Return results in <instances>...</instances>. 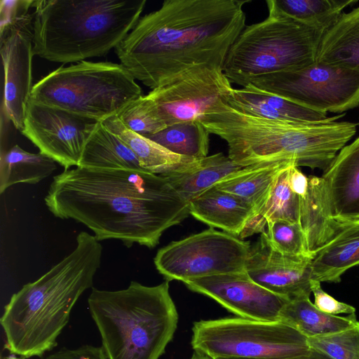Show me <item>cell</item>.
<instances>
[{"label":"cell","mask_w":359,"mask_h":359,"mask_svg":"<svg viewBox=\"0 0 359 359\" xmlns=\"http://www.w3.org/2000/svg\"><path fill=\"white\" fill-rule=\"evenodd\" d=\"M56 217L90 229L98 241L115 239L149 248L189 214L168 179L147 170L75 167L53 177L44 198Z\"/></svg>","instance_id":"cell-1"},{"label":"cell","mask_w":359,"mask_h":359,"mask_svg":"<svg viewBox=\"0 0 359 359\" xmlns=\"http://www.w3.org/2000/svg\"><path fill=\"white\" fill-rule=\"evenodd\" d=\"M241 0H165L115 48L120 63L151 90L199 65L223 67L245 27Z\"/></svg>","instance_id":"cell-2"},{"label":"cell","mask_w":359,"mask_h":359,"mask_svg":"<svg viewBox=\"0 0 359 359\" xmlns=\"http://www.w3.org/2000/svg\"><path fill=\"white\" fill-rule=\"evenodd\" d=\"M75 248L36 280L14 293L1 324L6 348L24 358H42L57 346L81 295L92 288L101 265L102 246L94 235L80 232Z\"/></svg>","instance_id":"cell-3"},{"label":"cell","mask_w":359,"mask_h":359,"mask_svg":"<svg viewBox=\"0 0 359 359\" xmlns=\"http://www.w3.org/2000/svg\"><path fill=\"white\" fill-rule=\"evenodd\" d=\"M200 123L227 143L228 156L243 167L293 160L298 167L324 171L350 138L343 121H279L241 112L224 101Z\"/></svg>","instance_id":"cell-4"},{"label":"cell","mask_w":359,"mask_h":359,"mask_svg":"<svg viewBox=\"0 0 359 359\" xmlns=\"http://www.w3.org/2000/svg\"><path fill=\"white\" fill-rule=\"evenodd\" d=\"M146 0L34 1V55L79 62L115 48L135 25Z\"/></svg>","instance_id":"cell-5"},{"label":"cell","mask_w":359,"mask_h":359,"mask_svg":"<svg viewBox=\"0 0 359 359\" xmlns=\"http://www.w3.org/2000/svg\"><path fill=\"white\" fill-rule=\"evenodd\" d=\"M88 304L107 359H159L177 327L168 280L155 286L131 281L115 291L92 287Z\"/></svg>","instance_id":"cell-6"},{"label":"cell","mask_w":359,"mask_h":359,"mask_svg":"<svg viewBox=\"0 0 359 359\" xmlns=\"http://www.w3.org/2000/svg\"><path fill=\"white\" fill-rule=\"evenodd\" d=\"M266 4L268 16L245 26L223 65L229 81L242 87L262 75L301 69L316 63L319 43L327 29L287 16L273 0Z\"/></svg>","instance_id":"cell-7"},{"label":"cell","mask_w":359,"mask_h":359,"mask_svg":"<svg viewBox=\"0 0 359 359\" xmlns=\"http://www.w3.org/2000/svg\"><path fill=\"white\" fill-rule=\"evenodd\" d=\"M142 95L121 63L85 60L50 72L33 86L29 100L102 122Z\"/></svg>","instance_id":"cell-8"},{"label":"cell","mask_w":359,"mask_h":359,"mask_svg":"<svg viewBox=\"0 0 359 359\" xmlns=\"http://www.w3.org/2000/svg\"><path fill=\"white\" fill-rule=\"evenodd\" d=\"M191 344L212 359H285L311 351L308 339L287 324L241 317L194 322Z\"/></svg>","instance_id":"cell-9"},{"label":"cell","mask_w":359,"mask_h":359,"mask_svg":"<svg viewBox=\"0 0 359 359\" xmlns=\"http://www.w3.org/2000/svg\"><path fill=\"white\" fill-rule=\"evenodd\" d=\"M248 241L209 228L161 248L154 262L166 280L192 279L245 271Z\"/></svg>","instance_id":"cell-10"},{"label":"cell","mask_w":359,"mask_h":359,"mask_svg":"<svg viewBox=\"0 0 359 359\" xmlns=\"http://www.w3.org/2000/svg\"><path fill=\"white\" fill-rule=\"evenodd\" d=\"M250 83L325 113H345L359 105V71L317 62L301 69L262 75Z\"/></svg>","instance_id":"cell-11"},{"label":"cell","mask_w":359,"mask_h":359,"mask_svg":"<svg viewBox=\"0 0 359 359\" xmlns=\"http://www.w3.org/2000/svg\"><path fill=\"white\" fill-rule=\"evenodd\" d=\"M233 88L222 68L199 65L174 76L147 95L166 126L187 121L200 122Z\"/></svg>","instance_id":"cell-12"},{"label":"cell","mask_w":359,"mask_h":359,"mask_svg":"<svg viewBox=\"0 0 359 359\" xmlns=\"http://www.w3.org/2000/svg\"><path fill=\"white\" fill-rule=\"evenodd\" d=\"M99 121L29 100L20 131L40 152L62 165L77 167Z\"/></svg>","instance_id":"cell-13"},{"label":"cell","mask_w":359,"mask_h":359,"mask_svg":"<svg viewBox=\"0 0 359 359\" xmlns=\"http://www.w3.org/2000/svg\"><path fill=\"white\" fill-rule=\"evenodd\" d=\"M191 290L208 296L243 318L278 322L289 302L253 281L245 271L214 275L184 282Z\"/></svg>","instance_id":"cell-14"},{"label":"cell","mask_w":359,"mask_h":359,"mask_svg":"<svg viewBox=\"0 0 359 359\" xmlns=\"http://www.w3.org/2000/svg\"><path fill=\"white\" fill-rule=\"evenodd\" d=\"M264 231L251 246L245 264L246 273L262 287L289 301L310 297L313 258L276 250Z\"/></svg>","instance_id":"cell-15"},{"label":"cell","mask_w":359,"mask_h":359,"mask_svg":"<svg viewBox=\"0 0 359 359\" xmlns=\"http://www.w3.org/2000/svg\"><path fill=\"white\" fill-rule=\"evenodd\" d=\"M4 69L1 114L22 130L32 85V25L15 27L0 36Z\"/></svg>","instance_id":"cell-16"},{"label":"cell","mask_w":359,"mask_h":359,"mask_svg":"<svg viewBox=\"0 0 359 359\" xmlns=\"http://www.w3.org/2000/svg\"><path fill=\"white\" fill-rule=\"evenodd\" d=\"M333 217L339 222L359 218V136L344 146L323 171Z\"/></svg>","instance_id":"cell-17"},{"label":"cell","mask_w":359,"mask_h":359,"mask_svg":"<svg viewBox=\"0 0 359 359\" xmlns=\"http://www.w3.org/2000/svg\"><path fill=\"white\" fill-rule=\"evenodd\" d=\"M189 209L198 220L238 238L255 216L250 203L216 187L190 201Z\"/></svg>","instance_id":"cell-18"},{"label":"cell","mask_w":359,"mask_h":359,"mask_svg":"<svg viewBox=\"0 0 359 359\" xmlns=\"http://www.w3.org/2000/svg\"><path fill=\"white\" fill-rule=\"evenodd\" d=\"M300 198L299 224L311 257L337 233L342 222L333 217L322 177L309 176L306 195Z\"/></svg>","instance_id":"cell-19"},{"label":"cell","mask_w":359,"mask_h":359,"mask_svg":"<svg viewBox=\"0 0 359 359\" xmlns=\"http://www.w3.org/2000/svg\"><path fill=\"white\" fill-rule=\"evenodd\" d=\"M359 265V218L342 222L334 236L313 256L311 278L339 283L349 269Z\"/></svg>","instance_id":"cell-20"},{"label":"cell","mask_w":359,"mask_h":359,"mask_svg":"<svg viewBox=\"0 0 359 359\" xmlns=\"http://www.w3.org/2000/svg\"><path fill=\"white\" fill-rule=\"evenodd\" d=\"M316 62L359 71V6L342 13L323 35Z\"/></svg>","instance_id":"cell-21"},{"label":"cell","mask_w":359,"mask_h":359,"mask_svg":"<svg viewBox=\"0 0 359 359\" xmlns=\"http://www.w3.org/2000/svg\"><path fill=\"white\" fill-rule=\"evenodd\" d=\"M243 168L219 152L201 158L185 169L162 175L189 203Z\"/></svg>","instance_id":"cell-22"},{"label":"cell","mask_w":359,"mask_h":359,"mask_svg":"<svg viewBox=\"0 0 359 359\" xmlns=\"http://www.w3.org/2000/svg\"><path fill=\"white\" fill-rule=\"evenodd\" d=\"M102 123L133 151L141 167L149 172L169 174L185 169L199 160L175 154L151 139L130 130L116 115Z\"/></svg>","instance_id":"cell-23"},{"label":"cell","mask_w":359,"mask_h":359,"mask_svg":"<svg viewBox=\"0 0 359 359\" xmlns=\"http://www.w3.org/2000/svg\"><path fill=\"white\" fill-rule=\"evenodd\" d=\"M77 167L98 170H145L133 151L100 122L83 149Z\"/></svg>","instance_id":"cell-24"},{"label":"cell","mask_w":359,"mask_h":359,"mask_svg":"<svg viewBox=\"0 0 359 359\" xmlns=\"http://www.w3.org/2000/svg\"><path fill=\"white\" fill-rule=\"evenodd\" d=\"M292 161H278L246 166L215 187L247 201L253 208L256 217L264 206L276 177Z\"/></svg>","instance_id":"cell-25"},{"label":"cell","mask_w":359,"mask_h":359,"mask_svg":"<svg viewBox=\"0 0 359 359\" xmlns=\"http://www.w3.org/2000/svg\"><path fill=\"white\" fill-rule=\"evenodd\" d=\"M280 322L299 331L307 339L337 332L357 323L356 316L330 315L320 311L309 297L289 301L282 309Z\"/></svg>","instance_id":"cell-26"},{"label":"cell","mask_w":359,"mask_h":359,"mask_svg":"<svg viewBox=\"0 0 359 359\" xmlns=\"http://www.w3.org/2000/svg\"><path fill=\"white\" fill-rule=\"evenodd\" d=\"M57 169L56 162L39 153H31L15 144L1 151L0 194L16 184H37Z\"/></svg>","instance_id":"cell-27"},{"label":"cell","mask_w":359,"mask_h":359,"mask_svg":"<svg viewBox=\"0 0 359 359\" xmlns=\"http://www.w3.org/2000/svg\"><path fill=\"white\" fill-rule=\"evenodd\" d=\"M291 162L276 177L269 198L260 212L252 219L240 236L243 239L254 233H262L268 222L283 220L299 223L300 198L289 185Z\"/></svg>","instance_id":"cell-28"},{"label":"cell","mask_w":359,"mask_h":359,"mask_svg":"<svg viewBox=\"0 0 359 359\" xmlns=\"http://www.w3.org/2000/svg\"><path fill=\"white\" fill-rule=\"evenodd\" d=\"M210 134L200 122L187 121L168 126L147 137L175 154L201 159L208 156Z\"/></svg>","instance_id":"cell-29"},{"label":"cell","mask_w":359,"mask_h":359,"mask_svg":"<svg viewBox=\"0 0 359 359\" xmlns=\"http://www.w3.org/2000/svg\"><path fill=\"white\" fill-rule=\"evenodd\" d=\"M282 13L298 21L328 29L357 0H273Z\"/></svg>","instance_id":"cell-30"},{"label":"cell","mask_w":359,"mask_h":359,"mask_svg":"<svg viewBox=\"0 0 359 359\" xmlns=\"http://www.w3.org/2000/svg\"><path fill=\"white\" fill-rule=\"evenodd\" d=\"M116 116L127 128L145 137L156 134L167 127L147 95L130 102Z\"/></svg>","instance_id":"cell-31"},{"label":"cell","mask_w":359,"mask_h":359,"mask_svg":"<svg viewBox=\"0 0 359 359\" xmlns=\"http://www.w3.org/2000/svg\"><path fill=\"white\" fill-rule=\"evenodd\" d=\"M308 343L331 359H359V321L337 332L308 338Z\"/></svg>","instance_id":"cell-32"},{"label":"cell","mask_w":359,"mask_h":359,"mask_svg":"<svg viewBox=\"0 0 359 359\" xmlns=\"http://www.w3.org/2000/svg\"><path fill=\"white\" fill-rule=\"evenodd\" d=\"M265 234L277 251L297 257H309L304 235L299 223L283 220L268 222Z\"/></svg>","instance_id":"cell-33"},{"label":"cell","mask_w":359,"mask_h":359,"mask_svg":"<svg viewBox=\"0 0 359 359\" xmlns=\"http://www.w3.org/2000/svg\"><path fill=\"white\" fill-rule=\"evenodd\" d=\"M32 0H1L0 1V36L15 27L32 25Z\"/></svg>","instance_id":"cell-34"},{"label":"cell","mask_w":359,"mask_h":359,"mask_svg":"<svg viewBox=\"0 0 359 359\" xmlns=\"http://www.w3.org/2000/svg\"><path fill=\"white\" fill-rule=\"evenodd\" d=\"M321 283L311 279V289L314 296V305L321 311L330 315L354 314L355 309L344 302H339L325 292Z\"/></svg>","instance_id":"cell-35"},{"label":"cell","mask_w":359,"mask_h":359,"mask_svg":"<svg viewBox=\"0 0 359 359\" xmlns=\"http://www.w3.org/2000/svg\"><path fill=\"white\" fill-rule=\"evenodd\" d=\"M45 359H107L103 348L83 345L76 348H63Z\"/></svg>","instance_id":"cell-36"},{"label":"cell","mask_w":359,"mask_h":359,"mask_svg":"<svg viewBox=\"0 0 359 359\" xmlns=\"http://www.w3.org/2000/svg\"><path fill=\"white\" fill-rule=\"evenodd\" d=\"M289 185L292 191L299 198H304L308 191L309 177L306 176L294 163L289 171Z\"/></svg>","instance_id":"cell-37"},{"label":"cell","mask_w":359,"mask_h":359,"mask_svg":"<svg viewBox=\"0 0 359 359\" xmlns=\"http://www.w3.org/2000/svg\"><path fill=\"white\" fill-rule=\"evenodd\" d=\"M221 359H244V358H221ZM285 359H331L327 355L318 352L315 350L311 349V351L306 355L290 358H285Z\"/></svg>","instance_id":"cell-38"},{"label":"cell","mask_w":359,"mask_h":359,"mask_svg":"<svg viewBox=\"0 0 359 359\" xmlns=\"http://www.w3.org/2000/svg\"><path fill=\"white\" fill-rule=\"evenodd\" d=\"M190 359H212V358H209L208 356H207L204 354L194 351V353L192 354Z\"/></svg>","instance_id":"cell-39"},{"label":"cell","mask_w":359,"mask_h":359,"mask_svg":"<svg viewBox=\"0 0 359 359\" xmlns=\"http://www.w3.org/2000/svg\"><path fill=\"white\" fill-rule=\"evenodd\" d=\"M5 359H25V358L19 357V356H15V355H13L7 357Z\"/></svg>","instance_id":"cell-40"}]
</instances>
